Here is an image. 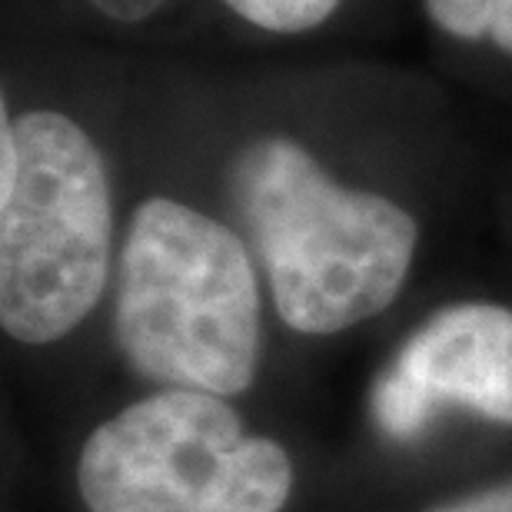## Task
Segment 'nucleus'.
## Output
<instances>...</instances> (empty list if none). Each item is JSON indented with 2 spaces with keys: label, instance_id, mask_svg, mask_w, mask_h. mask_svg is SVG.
Returning <instances> with one entry per match:
<instances>
[{
  "label": "nucleus",
  "instance_id": "1",
  "mask_svg": "<svg viewBox=\"0 0 512 512\" xmlns=\"http://www.w3.org/2000/svg\"><path fill=\"white\" fill-rule=\"evenodd\" d=\"M230 190L290 330L343 333L403 290L416 220L380 193L336 183L296 140L247 143L233 160Z\"/></svg>",
  "mask_w": 512,
  "mask_h": 512
},
{
  "label": "nucleus",
  "instance_id": "2",
  "mask_svg": "<svg viewBox=\"0 0 512 512\" xmlns=\"http://www.w3.org/2000/svg\"><path fill=\"white\" fill-rule=\"evenodd\" d=\"M114 340L160 389L240 396L260 366V286L230 227L180 200H143L117 263Z\"/></svg>",
  "mask_w": 512,
  "mask_h": 512
},
{
  "label": "nucleus",
  "instance_id": "3",
  "mask_svg": "<svg viewBox=\"0 0 512 512\" xmlns=\"http://www.w3.org/2000/svg\"><path fill=\"white\" fill-rule=\"evenodd\" d=\"M114 200L97 143L57 110L0 133V323L47 346L87 320L110 280Z\"/></svg>",
  "mask_w": 512,
  "mask_h": 512
},
{
  "label": "nucleus",
  "instance_id": "4",
  "mask_svg": "<svg viewBox=\"0 0 512 512\" xmlns=\"http://www.w3.org/2000/svg\"><path fill=\"white\" fill-rule=\"evenodd\" d=\"M77 489L87 512H283L293 463L223 396L157 389L87 436Z\"/></svg>",
  "mask_w": 512,
  "mask_h": 512
},
{
  "label": "nucleus",
  "instance_id": "5",
  "mask_svg": "<svg viewBox=\"0 0 512 512\" xmlns=\"http://www.w3.org/2000/svg\"><path fill=\"white\" fill-rule=\"evenodd\" d=\"M459 406L512 426V310L456 303L399 346L373 386V419L389 439L423 436L439 409Z\"/></svg>",
  "mask_w": 512,
  "mask_h": 512
},
{
  "label": "nucleus",
  "instance_id": "6",
  "mask_svg": "<svg viewBox=\"0 0 512 512\" xmlns=\"http://www.w3.org/2000/svg\"><path fill=\"white\" fill-rule=\"evenodd\" d=\"M433 24L459 40H493L512 57V0H426Z\"/></svg>",
  "mask_w": 512,
  "mask_h": 512
},
{
  "label": "nucleus",
  "instance_id": "7",
  "mask_svg": "<svg viewBox=\"0 0 512 512\" xmlns=\"http://www.w3.org/2000/svg\"><path fill=\"white\" fill-rule=\"evenodd\" d=\"M247 24L273 34H303L320 27L340 7V0H223Z\"/></svg>",
  "mask_w": 512,
  "mask_h": 512
},
{
  "label": "nucleus",
  "instance_id": "8",
  "mask_svg": "<svg viewBox=\"0 0 512 512\" xmlns=\"http://www.w3.org/2000/svg\"><path fill=\"white\" fill-rule=\"evenodd\" d=\"M429 512H512V479L486 486V489H479V493L459 496L453 503H443Z\"/></svg>",
  "mask_w": 512,
  "mask_h": 512
},
{
  "label": "nucleus",
  "instance_id": "9",
  "mask_svg": "<svg viewBox=\"0 0 512 512\" xmlns=\"http://www.w3.org/2000/svg\"><path fill=\"white\" fill-rule=\"evenodd\" d=\"M100 14L117 20V24H140L163 7V0H90Z\"/></svg>",
  "mask_w": 512,
  "mask_h": 512
}]
</instances>
